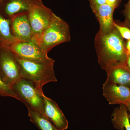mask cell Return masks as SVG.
Returning a JSON list of instances; mask_svg holds the SVG:
<instances>
[{
    "mask_svg": "<svg viewBox=\"0 0 130 130\" xmlns=\"http://www.w3.org/2000/svg\"><path fill=\"white\" fill-rule=\"evenodd\" d=\"M11 20L0 13V48L9 47L17 40L12 35L10 27Z\"/></svg>",
    "mask_w": 130,
    "mask_h": 130,
    "instance_id": "15",
    "label": "cell"
},
{
    "mask_svg": "<svg viewBox=\"0 0 130 130\" xmlns=\"http://www.w3.org/2000/svg\"><path fill=\"white\" fill-rule=\"evenodd\" d=\"M0 75L11 88L22 78L18 62L9 47L0 48Z\"/></svg>",
    "mask_w": 130,
    "mask_h": 130,
    "instance_id": "5",
    "label": "cell"
},
{
    "mask_svg": "<svg viewBox=\"0 0 130 130\" xmlns=\"http://www.w3.org/2000/svg\"><path fill=\"white\" fill-rule=\"evenodd\" d=\"M11 32L18 42H28L32 39V29L29 20L28 13L15 16L11 20Z\"/></svg>",
    "mask_w": 130,
    "mask_h": 130,
    "instance_id": "11",
    "label": "cell"
},
{
    "mask_svg": "<svg viewBox=\"0 0 130 130\" xmlns=\"http://www.w3.org/2000/svg\"></svg>",
    "mask_w": 130,
    "mask_h": 130,
    "instance_id": "26",
    "label": "cell"
},
{
    "mask_svg": "<svg viewBox=\"0 0 130 130\" xmlns=\"http://www.w3.org/2000/svg\"><path fill=\"white\" fill-rule=\"evenodd\" d=\"M0 96L4 97L13 98L18 100V96L11 88L3 81L0 75Z\"/></svg>",
    "mask_w": 130,
    "mask_h": 130,
    "instance_id": "17",
    "label": "cell"
},
{
    "mask_svg": "<svg viewBox=\"0 0 130 130\" xmlns=\"http://www.w3.org/2000/svg\"><path fill=\"white\" fill-rule=\"evenodd\" d=\"M9 48L17 58L24 60L37 63H50L55 61L49 58L38 44L32 41L16 42Z\"/></svg>",
    "mask_w": 130,
    "mask_h": 130,
    "instance_id": "7",
    "label": "cell"
},
{
    "mask_svg": "<svg viewBox=\"0 0 130 130\" xmlns=\"http://www.w3.org/2000/svg\"><path fill=\"white\" fill-rule=\"evenodd\" d=\"M94 44L98 63L106 72L114 67L126 64L125 46L123 38L115 27L107 33L98 31Z\"/></svg>",
    "mask_w": 130,
    "mask_h": 130,
    "instance_id": "1",
    "label": "cell"
},
{
    "mask_svg": "<svg viewBox=\"0 0 130 130\" xmlns=\"http://www.w3.org/2000/svg\"><path fill=\"white\" fill-rule=\"evenodd\" d=\"M16 57L20 67L22 78L32 82L41 94H43V87L45 85L57 82L54 69L55 61L37 63Z\"/></svg>",
    "mask_w": 130,
    "mask_h": 130,
    "instance_id": "2",
    "label": "cell"
},
{
    "mask_svg": "<svg viewBox=\"0 0 130 130\" xmlns=\"http://www.w3.org/2000/svg\"><path fill=\"white\" fill-rule=\"evenodd\" d=\"M124 104L125 105L127 108V111L128 112V117H129V120L130 123V100Z\"/></svg>",
    "mask_w": 130,
    "mask_h": 130,
    "instance_id": "23",
    "label": "cell"
},
{
    "mask_svg": "<svg viewBox=\"0 0 130 130\" xmlns=\"http://www.w3.org/2000/svg\"><path fill=\"white\" fill-rule=\"evenodd\" d=\"M112 123L118 130H130V123L127 108L124 104L116 108L112 113Z\"/></svg>",
    "mask_w": 130,
    "mask_h": 130,
    "instance_id": "14",
    "label": "cell"
},
{
    "mask_svg": "<svg viewBox=\"0 0 130 130\" xmlns=\"http://www.w3.org/2000/svg\"><path fill=\"white\" fill-rule=\"evenodd\" d=\"M43 115L56 127L57 130H66L68 127V122L57 103L43 95Z\"/></svg>",
    "mask_w": 130,
    "mask_h": 130,
    "instance_id": "9",
    "label": "cell"
},
{
    "mask_svg": "<svg viewBox=\"0 0 130 130\" xmlns=\"http://www.w3.org/2000/svg\"><path fill=\"white\" fill-rule=\"evenodd\" d=\"M126 64L130 70V54L127 56Z\"/></svg>",
    "mask_w": 130,
    "mask_h": 130,
    "instance_id": "24",
    "label": "cell"
},
{
    "mask_svg": "<svg viewBox=\"0 0 130 130\" xmlns=\"http://www.w3.org/2000/svg\"><path fill=\"white\" fill-rule=\"evenodd\" d=\"M5 0H0V6L3 3V2H4Z\"/></svg>",
    "mask_w": 130,
    "mask_h": 130,
    "instance_id": "25",
    "label": "cell"
},
{
    "mask_svg": "<svg viewBox=\"0 0 130 130\" xmlns=\"http://www.w3.org/2000/svg\"><path fill=\"white\" fill-rule=\"evenodd\" d=\"M103 95L110 105L124 104L130 100V89L106 80L103 87Z\"/></svg>",
    "mask_w": 130,
    "mask_h": 130,
    "instance_id": "10",
    "label": "cell"
},
{
    "mask_svg": "<svg viewBox=\"0 0 130 130\" xmlns=\"http://www.w3.org/2000/svg\"><path fill=\"white\" fill-rule=\"evenodd\" d=\"M55 14L43 3L36 5L28 13L29 22L32 29L31 41L36 43L44 31L53 19Z\"/></svg>",
    "mask_w": 130,
    "mask_h": 130,
    "instance_id": "6",
    "label": "cell"
},
{
    "mask_svg": "<svg viewBox=\"0 0 130 130\" xmlns=\"http://www.w3.org/2000/svg\"><path fill=\"white\" fill-rule=\"evenodd\" d=\"M42 3V0H5L0 6V13L11 20L19 14L28 13L34 6Z\"/></svg>",
    "mask_w": 130,
    "mask_h": 130,
    "instance_id": "8",
    "label": "cell"
},
{
    "mask_svg": "<svg viewBox=\"0 0 130 130\" xmlns=\"http://www.w3.org/2000/svg\"><path fill=\"white\" fill-rule=\"evenodd\" d=\"M115 8L106 3L92 9L100 24V32L107 33L114 28L113 14Z\"/></svg>",
    "mask_w": 130,
    "mask_h": 130,
    "instance_id": "12",
    "label": "cell"
},
{
    "mask_svg": "<svg viewBox=\"0 0 130 130\" xmlns=\"http://www.w3.org/2000/svg\"><path fill=\"white\" fill-rule=\"evenodd\" d=\"M31 122L40 130H57L56 127L43 115L27 107Z\"/></svg>",
    "mask_w": 130,
    "mask_h": 130,
    "instance_id": "16",
    "label": "cell"
},
{
    "mask_svg": "<svg viewBox=\"0 0 130 130\" xmlns=\"http://www.w3.org/2000/svg\"><path fill=\"white\" fill-rule=\"evenodd\" d=\"M127 56L130 54V40H128L125 46Z\"/></svg>",
    "mask_w": 130,
    "mask_h": 130,
    "instance_id": "22",
    "label": "cell"
},
{
    "mask_svg": "<svg viewBox=\"0 0 130 130\" xmlns=\"http://www.w3.org/2000/svg\"><path fill=\"white\" fill-rule=\"evenodd\" d=\"M71 40L69 25L55 14L51 23L36 43L43 51L48 53L55 47L61 43L69 42Z\"/></svg>",
    "mask_w": 130,
    "mask_h": 130,
    "instance_id": "3",
    "label": "cell"
},
{
    "mask_svg": "<svg viewBox=\"0 0 130 130\" xmlns=\"http://www.w3.org/2000/svg\"><path fill=\"white\" fill-rule=\"evenodd\" d=\"M114 26L119 31L121 37L126 40H130V29L128 27L119 25L114 22Z\"/></svg>",
    "mask_w": 130,
    "mask_h": 130,
    "instance_id": "18",
    "label": "cell"
},
{
    "mask_svg": "<svg viewBox=\"0 0 130 130\" xmlns=\"http://www.w3.org/2000/svg\"><path fill=\"white\" fill-rule=\"evenodd\" d=\"M106 73V80L130 88V70L126 64L114 67Z\"/></svg>",
    "mask_w": 130,
    "mask_h": 130,
    "instance_id": "13",
    "label": "cell"
},
{
    "mask_svg": "<svg viewBox=\"0 0 130 130\" xmlns=\"http://www.w3.org/2000/svg\"><path fill=\"white\" fill-rule=\"evenodd\" d=\"M11 88L27 107L43 115L44 93H40L32 82L22 78Z\"/></svg>",
    "mask_w": 130,
    "mask_h": 130,
    "instance_id": "4",
    "label": "cell"
},
{
    "mask_svg": "<svg viewBox=\"0 0 130 130\" xmlns=\"http://www.w3.org/2000/svg\"><path fill=\"white\" fill-rule=\"evenodd\" d=\"M91 9L106 3V0H89Z\"/></svg>",
    "mask_w": 130,
    "mask_h": 130,
    "instance_id": "20",
    "label": "cell"
},
{
    "mask_svg": "<svg viewBox=\"0 0 130 130\" xmlns=\"http://www.w3.org/2000/svg\"><path fill=\"white\" fill-rule=\"evenodd\" d=\"M125 24L130 28V0L125 6Z\"/></svg>",
    "mask_w": 130,
    "mask_h": 130,
    "instance_id": "19",
    "label": "cell"
},
{
    "mask_svg": "<svg viewBox=\"0 0 130 130\" xmlns=\"http://www.w3.org/2000/svg\"><path fill=\"white\" fill-rule=\"evenodd\" d=\"M119 0H106V3L108 5L116 8L118 6Z\"/></svg>",
    "mask_w": 130,
    "mask_h": 130,
    "instance_id": "21",
    "label": "cell"
}]
</instances>
